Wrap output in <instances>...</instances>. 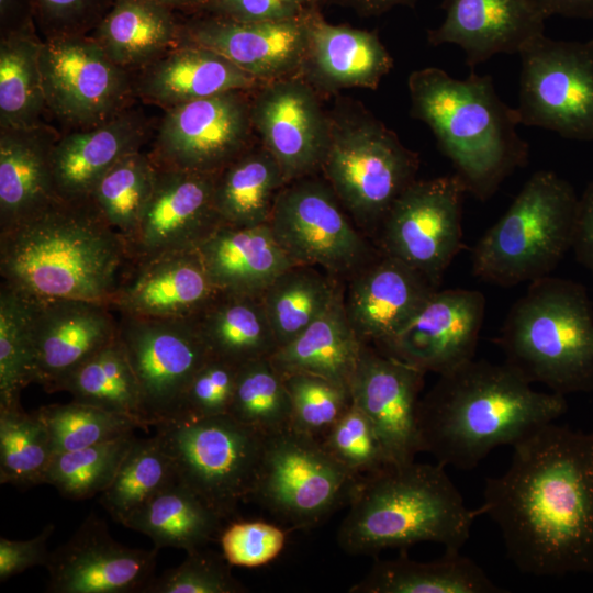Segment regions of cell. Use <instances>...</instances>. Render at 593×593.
<instances>
[{"label":"cell","instance_id":"cell-1","mask_svg":"<svg viewBox=\"0 0 593 593\" xmlns=\"http://www.w3.org/2000/svg\"><path fill=\"white\" fill-rule=\"evenodd\" d=\"M483 514L523 573H593V432L548 423L513 446L489 478Z\"/></svg>","mask_w":593,"mask_h":593},{"label":"cell","instance_id":"cell-2","mask_svg":"<svg viewBox=\"0 0 593 593\" xmlns=\"http://www.w3.org/2000/svg\"><path fill=\"white\" fill-rule=\"evenodd\" d=\"M566 411L564 395L534 390L508 363L472 359L440 374L422 396V451L445 467L473 469L496 447H513Z\"/></svg>","mask_w":593,"mask_h":593},{"label":"cell","instance_id":"cell-3","mask_svg":"<svg viewBox=\"0 0 593 593\" xmlns=\"http://www.w3.org/2000/svg\"><path fill=\"white\" fill-rule=\"evenodd\" d=\"M128 262L123 238L90 201H60L0 234L1 281L36 299L109 304Z\"/></svg>","mask_w":593,"mask_h":593},{"label":"cell","instance_id":"cell-4","mask_svg":"<svg viewBox=\"0 0 593 593\" xmlns=\"http://www.w3.org/2000/svg\"><path fill=\"white\" fill-rule=\"evenodd\" d=\"M407 87L411 115L430 128L467 192L478 200L490 199L527 165L529 146L517 132V110L499 97L490 75L472 70L461 80L426 67L409 76Z\"/></svg>","mask_w":593,"mask_h":593},{"label":"cell","instance_id":"cell-5","mask_svg":"<svg viewBox=\"0 0 593 593\" xmlns=\"http://www.w3.org/2000/svg\"><path fill=\"white\" fill-rule=\"evenodd\" d=\"M337 532L348 555L429 541L460 550L482 507L469 508L440 463L393 465L360 477Z\"/></svg>","mask_w":593,"mask_h":593},{"label":"cell","instance_id":"cell-6","mask_svg":"<svg viewBox=\"0 0 593 593\" xmlns=\"http://www.w3.org/2000/svg\"><path fill=\"white\" fill-rule=\"evenodd\" d=\"M496 343L530 383L562 395L593 390V306L578 282L550 276L529 282Z\"/></svg>","mask_w":593,"mask_h":593},{"label":"cell","instance_id":"cell-7","mask_svg":"<svg viewBox=\"0 0 593 593\" xmlns=\"http://www.w3.org/2000/svg\"><path fill=\"white\" fill-rule=\"evenodd\" d=\"M579 197L555 171L538 170L472 250L480 280L511 287L550 276L572 246Z\"/></svg>","mask_w":593,"mask_h":593},{"label":"cell","instance_id":"cell-8","mask_svg":"<svg viewBox=\"0 0 593 593\" xmlns=\"http://www.w3.org/2000/svg\"><path fill=\"white\" fill-rule=\"evenodd\" d=\"M418 154L359 108L328 116V139L321 169L359 228L377 232L398 197L416 180Z\"/></svg>","mask_w":593,"mask_h":593},{"label":"cell","instance_id":"cell-9","mask_svg":"<svg viewBox=\"0 0 593 593\" xmlns=\"http://www.w3.org/2000/svg\"><path fill=\"white\" fill-rule=\"evenodd\" d=\"M179 482L222 519L249 500L259 473L266 436L230 414L175 418L155 426Z\"/></svg>","mask_w":593,"mask_h":593},{"label":"cell","instance_id":"cell-10","mask_svg":"<svg viewBox=\"0 0 593 593\" xmlns=\"http://www.w3.org/2000/svg\"><path fill=\"white\" fill-rule=\"evenodd\" d=\"M360 477L344 468L322 441L293 428L266 436L256 501L292 528H311L348 504Z\"/></svg>","mask_w":593,"mask_h":593},{"label":"cell","instance_id":"cell-11","mask_svg":"<svg viewBox=\"0 0 593 593\" xmlns=\"http://www.w3.org/2000/svg\"><path fill=\"white\" fill-rule=\"evenodd\" d=\"M518 55L521 125L593 141V38L553 40L544 33Z\"/></svg>","mask_w":593,"mask_h":593},{"label":"cell","instance_id":"cell-12","mask_svg":"<svg viewBox=\"0 0 593 593\" xmlns=\"http://www.w3.org/2000/svg\"><path fill=\"white\" fill-rule=\"evenodd\" d=\"M268 225L294 265L320 268L343 281L379 251L327 181L311 176L282 188Z\"/></svg>","mask_w":593,"mask_h":593},{"label":"cell","instance_id":"cell-13","mask_svg":"<svg viewBox=\"0 0 593 593\" xmlns=\"http://www.w3.org/2000/svg\"><path fill=\"white\" fill-rule=\"evenodd\" d=\"M40 67L47 112L67 132L102 124L135 98L133 72L112 61L90 34L44 38Z\"/></svg>","mask_w":593,"mask_h":593},{"label":"cell","instance_id":"cell-14","mask_svg":"<svg viewBox=\"0 0 593 593\" xmlns=\"http://www.w3.org/2000/svg\"><path fill=\"white\" fill-rule=\"evenodd\" d=\"M467 193L456 175L414 180L394 201L378 234V249L439 286L462 247V202Z\"/></svg>","mask_w":593,"mask_h":593},{"label":"cell","instance_id":"cell-15","mask_svg":"<svg viewBox=\"0 0 593 593\" xmlns=\"http://www.w3.org/2000/svg\"><path fill=\"white\" fill-rule=\"evenodd\" d=\"M118 338L138 382L148 424L177 417L190 382L213 356L195 320L120 315Z\"/></svg>","mask_w":593,"mask_h":593},{"label":"cell","instance_id":"cell-16","mask_svg":"<svg viewBox=\"0 0 593 593\" xmlns=\"http://www.w3.org/2000/svg\"><path fill=\"white\" fill-rule=\"evenodd\" d=\"M251 91L223 92L165 110L148 152L153 160L198 172L221 170L251 146Z\"/></svg>","mask_w":593,"mask_h":593},{"label":"cell","instance_id":"cell-17","mask_svg":"<svg viewBox=\"0 0 593 593\" xmlns=\"http://www.w3.org/2000/svg\"><path fill=\"white\" fill-rule=\"evenodd\" d=\"M25 296L33 382L47 392L61 391L85 361L118 337L119 320L103 302Z\"/></svg>","mask_w":593,"mask_h":593},{"label":"cell","instance_id":"cell-18","mask_svg":"<svg viewBox=\"0 0 593 593\" xmlns=\"http://www.w3.org/2000/svg\"><path fill=\"white\" fill-rule=\"evenodd\" d=\"M214 179L215 174L156 164L152 194L126 242L128 260L199 249L222 224L214 205Z\"/></svg>","mask_w":593,"mask_h":593},{"label":"cell","instance_id":"cell-19","mask_svg":"<svg viewBox=\"0 0 593 593\" xmlns=\"http://www.w3.org/2000/svg\"><path fill=\"white\" fill-rule=\"evenodd\" d=\"M485 314L477 290L438 289L392 337L376 347L422 371L447 373L474 359Z\"/></svg>","mask_w":593,"mask_h":593},{"label":"cell","instance_id":"cell-20","mask_svg":"<svg viewBox=\"0 0 593 593\" xmlns=\"http://www.w3.org/2000/svg\"><path fill=\"white\" fill-rule=\"evenodd\" d=\"M159 548L118 542L107 523L90 513L74 535L51 551L46 563L49 593L144 592L155 577Z\"/></svg>","mask_w":593,"mask_h":593},{"label":"cell","instance_id":"cell-21","mask_svg":"<svg viewBox=\"0 0 593 593\" xmlns=\"http://www.w3.org/2000/svg\"><path fill=\"white\" fill-rule=\"evenodd\" d=\"M254 92L253 128L280 165L287 182L320 170L328 139V116L313 87L294 76L264 83Z\"/></svg>","mask_w":593,"mask_h":593},{"label":"cell","instance_id":"cell-22","mask_svg":"<svg viewBox=\"0 0 593 593\" xmlns=\"http://www.w3.org/2000/svg\"><path fill=\"white\" fill-rule=\"evenodd\" d=\"M309 13L269 21H238L209 14L183 15L181 42L210 48L266 83L302 72L307 47Z\"/></svg>","mask_w":593,"mask_h":593},{"label":"cell","instance_id":"cell-23","mask_svg":"<svg viewBox=\"0 0 593 593\" xmlns=\"http://www.w3.org/2000/svg\"><path fill=\"white\" fill-rule=\"evenodd\" d=\"M425 372L363 344L349 391L372 423L392 465L422 452L418 410Z\"/></svg>","mask_w":593,"mask_h":593},{"label":"cell","instance_id":"cell-24","mask_svg":"<svg viewBox=\"0 0 593 593\" xmlns=\"http://www.w3.org/2000/svg\"><path fill=\"white\" fill-rule=\"evenodd\" d=\"M197 250L128 260L109 305L119 315L195 318L220 293Z\"/></svg>","mask_w":593,"mask_h":593},{"label":"cell","instance_id":"cell-25","mask_svg":"<svg viewBox=\"0 0 593 593\" xmlns=\"http://www.w3.org/2000/svg\"><path fill=\"white\" fill-rule=\"evenodd\" d=\"M345 281L347 318L359 339L374 346L400 331L438 288L380 250Z\"/></svg>","mask_w":593,"mask_h":593},{"label":"cell","instance_id":"cell-26","mask_svg":"<svg viewBox=\"0 0 593 593\" xmlns=\"http://www.w3.org/2000/svg\"><path fill=\"white\" fill-rule=\"evenodd\" d=\"M441 8L445 18L428 42L459 46L471 69L496 54H518L545 31L530 0H443Z\"/></svg>","mask_w":593,"mask_h":593},{"label":"cell","instance_id":"cell-27","mask_svg":"<svg viewBox=\"0 0 593 593\" xmlns=\"http://www.w3.org/2000/svg\"><path fill=\"white\" fill-rule=\"evenodd\" d=\"M150 128L145 115L130 107L97 126L60 134L52 154L59 199L74 203L88 201L112 166L143 148Z\"/></svg>","mask_w":593,"mask_h":593},{"label":"cell","instance_id":"cell-28","mask_svg":"<svg viewBox=\"0 0 593 593\" xmlns=\"http://www.w3.org/2000/svg\"><path fill=\"white\" fill-rule=\"evenodd\" d=\"M264 83L223 55L189 42L133 72L134 97L164 110L223 92L251 91Z\"/></svg>","mask_w":593,"mask_h":593},{"label":"cell","instance_id":"cell-29","mask_svg":"<svg viewBox=\"0 0 593 593\" xmlns=\"http://www.w3.org/2000/svg\"><path fill=\"white\" fill-rule=\"evenodd\" d=\"M59 136L46 123L0 128V234L61 201L52 168L53 148Z\"/></svg>","mask_w":593,"mask_h":593},{"label":"cell","instance_id":"cell-30","mask_svg":"<svg viewBox=\"0 0 593 593\" xmlns=\"http://www.w3.org/2000/svg\"><path fill=\"white\" fill-rule=\"evenodd\" d=\"M393 58L374 32L328 23L320 12L307 15V47L302 74L325 90L376 89Z\"/></svg>","mask_w":593,"mask_h":593},{"label":"cell","instance_id":"cell-31","mask_svg":"<svg viewBox=\"0 0 593 593\" xmlns=\"http://www.w3.org/2000/svg\"><path fill=\"white\" fill-rule=\"evenodd\" d=\"M208 273L221 292L260 296L294 264L268 224L236 227L221 224L199 247Z\"/></svg>","mask_w":593,"mask_h":593},{"label":"cell","instance_id":"cell-32","mask_svg":"<svg viewBox=\"0 0 593 593\" xmlns=\"http://www.w3.org/2000/svg\"><path fill=\"white\" fill-rule=\"evenodd\" d=\"M120 67L134 72L181 42V16L156 0H114L90 33Z\"/></svg>","mask_w":593,"mask_h":593},{"label":"cell","instance_id":"cell-33","mask_svg":"<svg viewBox=\"0 0 593 593\" xmlns=\"http://www.w3.org/2000/svg\"><path fill=\"white\" fill-rule=\"evenodd\" d=\"M343 294L344 288L320 318L272 354L270 361L282 377L311 373L349 389L366 343L347 318Z\"/></svg>","mask_w":593,"mask_h":593},{"label":"cell","instance_id":"cell-34","mask_svg":"<svg viewBox=\"0 0 593 593\" xmlns=\"http://www.w3.org/2000/svg\"><path fill=\"white\" fill-rule=\"evenodd\" d=\"M351 593H502L473 560L446 550L434 561L421 562L403 552L378 560L368 574L349 589Z\"/></svg>","mask_w":593,"mask_h":593},{"label":"cell","instance_id":"cell-35","mask_svg":"<svg viewBox=\"0 0 593 593\" xmlns=\"http://www.w3.org/2000/svg\"><path fill=\"white\" fill-rule=\"evenodd\" d=\"M287 183L269 150L261 144L251 145L215 172L214 205L222 224L236 227L268 224Z\"/></svg>","mask_w":593,"mask_h":593},{"label":"cell","instance_id":"cell-36","mask_svg":"<svg viewBox=\"0 0 593 593\" xmlns=\"http://www.w3.org/2000/svg\"><path fill=\"white\" fill-rule=\"evenodd\" d=\"M194 320L211 354L235 365L270 358L278 348L260 296L220 292Z\"/></svg>","mask_w":593,"mask_h":593},{"label":"cell","instance_id":"cell-37","mask_svg":"<svg viewBox=\"0 0 593 593\" xmlns=\"http://www.w3.org/2000/svg\"><path fill=\"white\" fill-rule=\"evenodd\" d=\"M222 518L178 480L135 511L124 526L148 536L154 546L191 552L219 538Z\"/></svg>","mask_w":593,"mask_h":593},{"label":"cell","instance_id":"cell-38","mask_svg":"<svg viewBox=\"0 0 593 593\" xmlns=\"http://www.w3.org/2000/svg\"><path fill=\"white\" fill-rule=\"evenodd\" d=\"M343 288V280L316 267L293 265L280 273L260 295L278 348L320 318Z\"/></svg>","mask_w":593,"mask_h":593},{"label":"cell","instance_id":"cell-39","mask_svg":"<svg viewBox=\"0 0 593 593\" xmlns=\"http://www.w3.org/2000/svg\"><path fill=\"white\" fill-rule=\"evenodd\" d=\"M35 29L0 36V128H27L45 123L47 112Z\"/></svg>","mask_w":593,"mask_h":593},{"label":"cell","instance_id":"cell-40","mask_svg":"<svg viewBox=\"0 0 593 593\" xmlns=\"http://www.w3.org/2000/svg\"><path fill=\"white\" fill-rule=\"evenodd\" d=\"M61 391L70 393L72 401L132 417L142 429L150 426L138 382L118 337L85 361Z\"/></svg>","mask_w":593,"mask_h":593},{"label":"cell","instance_id":"cell-41","mask_svg":"<svg viewBox=\"0 0 593 593\" xmlns=\"http://www.w3.org/2000/svg\"><path fill=\"white\" fill-rule=\"evenodd\" d=\"M177 481L159 437L136 438L99 503L122 525L158 492Z\"/></svg>","mask_w":593,"mask_h":593},{"label":"cell","instance_id":"cell-42","mask_svg":"<svg viewBox=\"0 0 593 593\" xmlns=\"http://www.w3.org/2000/svg\"><path fill=\"white\" fill-rule=\"evenodd\" d=\"M156 164L143 149L127 154L98 181L89 201L126 242L133 235L152 194Z\"/></svg>","mask_w":593,"mask_h":593},{"label":"cell","instance_id":"cell-43","mask_svg":"<svg viewBox=\"0 0 593 593\" xmlns=\"http://www.w3.org/2000/svg\"><path fill=\"white\" fill-rule=\"evenodd\" d=\"M52 439L38 410L20 404L0 406V483L44 484L54 457Z\"/></svg>","mask_w":593,"mask_h":593},{"label":"cell","instance_id":"cell-44","mask_svg":"<svg viewBox=\"0 0 593 593\" xmlns=\"http://www.w3.org/2000/svg\"><path fill=\"white\" fill-rule=\"evenodd\" d=\"M228 414L265 436L291 427V401L270 358L240 366Z\"/></svg>","mask_w":593,"mask_h":593},{"label":"cell","instance_id":"cell-45","mask_svg":"<svg viewBox=\"0 0 593 593\" xmlns=\"http://www.w3.org/2000/svg\"><path fill=\"white\" fill-rule=\"evenodd\" d=\"M136 437L134 433L54 455L44 478L64 497L86 500L101 494L113 481Z\"/></svg>","mask_w":593,"mask_h":593},{"label":"cell","instance_id":"cell-46","mask_svg":"<svg viewBox=\"0 0 593 593\" xmlns=\"http://www.w3.org/2000/svg\"><path fill=\"white\" fill-rule=\"evenodd\" d=\"M33 382L29 303L24 294L0 284V406L20 404Z\"/></svg>","mask_w":593,"mask_h":593},{"label":"cell","instance_id":"cell-47","mask_svg":"<svg viewBox=\"0 0 593 593\" xmlns=\"http://www.w3.org/2000/svg\"><path fill=\"white\" fill-rule=\"evenodd\" d=\"M37 410L49 432L55 455L104 443L142 428L132 417L76 401Z\"/></svg>","mask_w":593,"mask_h":593},{"label":"cell","instance_id":"cell-48","mask_svg":"<svg viewBox=\"0 0 593 593\" xmlns=\"http://www.w3.org/2000/svg\"><path fill=\"white\" fill-rule=\"evenodd\" d=\"M291 401V428L322 439L351 404L349 389L311 373L283 377Z\"/></svg>","mask_w":593,"mask_h":593},{"label":"cell","instance_id":"cell-49","mask_svg":"<svg viewBox=\"0 0 593 593\" xmlns=\"http://www.w3.org/2000/svg\"><path fill=\"white\" fill-rule=\"evenodd\" d=\"M321 441L331 456L356 477L393 466L372 423L353 402Z\"/></svg>","mask_w":593,"mask_h":593},{"label":"cell","instance_id":"cell-50","mask_svg":"<svg viewBox=\"0 0 593 593\" xmlns=\"http://www.w3.org/2000/svg\"><path fill=\"white\" fill-rule=\"evenodd\" d=\"M231 564L222 553L205 547L187 552L177 567L154 577L143 593H243L246 588L237 581Z\"/></svg>","mask_w":593,"mask_h":593},{"label":"cell","instance_id":"cell-51","mask_svg":"<svg viewBox=\"0 0 593 593\" xmlns=\"http://www.w3.org/2000/svg\"><path fill=\"white\" fill-rule=\"evenodd\" d=\"M239 368L238 365L211 356L190 382L175 418L228 414Z\"/></svg>","mask_w":593,"mask_h":593},{"label":"cell","instance_id":"cell-52","mask_svg":"<svg viewBox=\"0 0 593 593\" xmlns=\"http://www.w3.org/2000/svg\"><path fill=\"white\" fill-rule=\"evenodd\" d=\"M287 533L262 521L232 522L222 529L219 541L231 566L259 567L276 559L286 546Z\"/></svg>","mask_w":593,"mask_h":593},{"label":"cell","instance_id":"cell-53","mask_svg":"<svg viewBox=\"0 0 593 593\" xmlns=\"http://www.w3.org/2000/svg\"><path fill=\"white\" fill-rule=\"evenodd\" d=\"M114 0H34L35 24L44 38L88 35Z\"/></svg>","mask_w":593,"mask_h":593},{"label":"cell","instance_id":"cell-54","mask_svg":"<svg viewBox=\"0 0 593 593\" xmlns=\"http://www.w3.org/2000/svg\"><path fill=\"white\" fill-rule=\"evenodd\" d=\"M325 0H208L197 14L238 21H269L302 16Z\"/></svg>","mask_w":593,"mask_h":593},{"label":"cell","instance_id":"cell-55","mask_svg":"<svg viewBox=\"0 0 593 593\" xmlns=\"http://www.w3.org/2000/svg\"><path fill=\"white\" fill-rule=\"evenodd\" d=\"M54 529V524H47L37 536L27 540L1 537L0 581L4 582L33 567L46 566L51 556L47 542Z\"/></svg>","mask_w":593,"mask_h":593},{"label":"cell","instance_id":"cell-56","mask_svg":"<svg viewBox=\"0 0 593 593\" xmlns=\"http://www.w3.org/2000/svg\"><path fill=\"white\" fill-rule=\"evenodd\" d=\"M571 248L578 261L593 275V181L579 197Z\"/></svg>","mask_w":593,"mask_h":593},{"label":"cell","instance_id":"cell-57","mask_svg":"<svg viewBox=\"0 0 593 593\" xmlns=\"http://www.w3.org/2000/svg\"><path fill=\"white\" fill-rule=\"evenodd\" d=\"M34 0H0V34L35 29Z\"/></svg>","mask_w":593,"mask_h":593},{"label":"cell","instance_id":"cell-58","mask_svg":"<svg viewBox=\"0 0 593 593\" xmlns=\"http://www.w3.org/2000/svg\"><path fill=\"white\" fill-rule=\"evenodd\" d=\"M547 20L552 15L593 20V0H530Z\"/></svg>","mask_w":593,"mask_h":593},{"label":"cell","instance_id":"cell-59","mask_svg":"<svg viewBox=\"0 0 593 593\" xmlns=\"http://www.w3.org/2000/svg\"><path fill=\"white\" fill-rule=\"evenodd\" d=\"M337 3L353 8L362 15H379L395 7H412L417 0H333Z\"/></svg>","mask_w":593,"mask_h":593},{"label":"cell","instance_id":"cell-60","mask_svg":"<svg viewBox=\"0 0 593 593\" xmlns=\"http://www.w3.org/2000/svg\"><path fill=\"white\" fill-rule=\"evenodd\" d=\"M176 13L192 15L199 13L208 0H156Z\"/></svg>","mask_w":593,"mask_h":593}]
</instances>
